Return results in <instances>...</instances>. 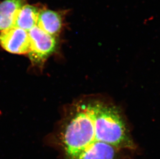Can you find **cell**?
<instances>
[{"instance_id":"obj_1","label":"cell","mask_w":160,"mask_h":159,"mask_svg":"<svg viewBox=\"0 0 160 159\" xmlns=\"http://www.w3.org/2000/svg\"><path fill=\"white\" fill-rule=\"evenodd\" d=\"M58 140L65 159L74 157L96 141L90 100L72 105L62 122Z\"/></svg>"},{"instance_id":"obj_2","label":"cell","mask_w":160,"mask_h":159,"mask_svg":"<svg viewBox=\"0 0 160 159\" xmlns=\"http://www.w3.org/2000/svg\"><path fill=\"white\" fill-rule=\"evenodd\" d=\"M90 104L96 141L107 143L120 150L135 149L125 120L117 108L97 100H90Z\"/></svg>"},{"instance_id":"obj_3","label":"cell","mask_w":160,"mask_h":159,"mask_svg":"<svg viewBox=\"0 0 160 159\" xmlns=\"http://www.w3.org/2000/svg\"><path fill=\"white\" fill-rule=\"evenodd\" d=\"M31 41L29 57L32 64L41 66L55 52L57 47V37L35 26L28 31Z\"/></svg>"},{"instance_id":"obj_4","label":"cell","mask_w":160,"mask_h":159,"mask_svg":"<svg viewBox=\"0 0 160 159\" xmlns=\"http://www.w3.org/2000/svg\"><path fill=\"white\" fill-rule=\"evenodd\" d=\"M0 45L12 54H28L31 49L29 33L16 27L3 31L0 33Z\"/></svg>"},{"instance_id":"obj_5","label":"cell","mask_w":160,"mask_h":159,"mask_svg":"<svg viewBox=\"0 0 160 159\" xmlns=\"http://www.w3.org/2000/svg\"><path fill=\"white\" fill-rule=\"evenodd\" d=\"M119 149L95 141L74 157L68 159H119Z\"/></svg>"},{"instance_id":"obj_6","label":"cell","mask_w":160,"mask_h":159,"mask_svg":"<svg viewBox=\"0 0 160 159\" xmlns=\"http://www.w3.org/2000/svg\"><path fill=\"white\" fill-rule=\"evenodd\" d=\"M66 12L42 8L39 12L36 26L54 37L60 33Z\"/></svg>"},{"instance_id":"obj_7","label":"cell","mask_w":160,"mask_h":159,"mask_svg":"<svg viewBox=\"0 0 160 159\" xmlns=\"http://www.w3.org/2000/svg\"><path fill=\"white\" fill-rule=\"evenodd\" d=\"M42 8L36 5L25 4L18 11L14 20V27L29 31L37 24L39 12Z\"/></svg>"},{"instance_id":"obj_8","label":"cell","mask_w":160,"mask_h":159,"mask_svg":"<svg viewBox=\"0 0 160 159\" xmlns=\"http://www.w3.org/2000/svg\"><path fill=\"white\" fill-rule=\"evenodd\" d=\"M26 2V0H4L0 3V32L14 27L16 14Z\"/></svg>"}]
</instances>
